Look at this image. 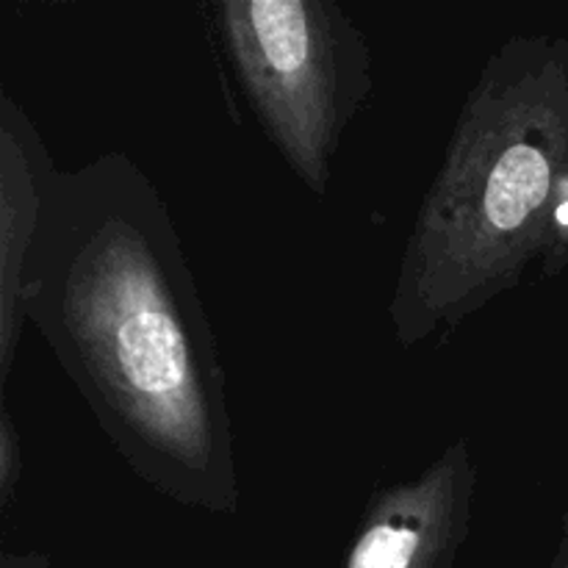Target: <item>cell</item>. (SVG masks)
<instances>
[{
	"instance_id": "6da1fadb",
	"label": "cell",
	"mask_w": 568,
	"mask_h": 568,
	"mask_svg": "<svg viewBox=\"0 0 568 568\" xmlns=\"http://www.w3.org/2000/svg\"><path fill=\"white\" fill-rule=\"evenodd\" d=\"M22 314L153 491L242 505L225 369L159 186L125 153L55 172Z\"/></svg>"
},
{
	"instance_id": "7a4b0ae2",
	"label": "cell",
	"mask_w": 568,
	"mask_h": 568,
	"mask_svg": "<svg viewBox=\"0 0 568 568\" xmlns=\"http://www.w3.org/2000/svg\"><path fill=\"white\" fill-rule=\"evenodd\" d=\"M568 172V42L514 37L483 64L405 244L388 320L449 336L541 258Z\"/></svg>"
},
{
	"instance_id": "3957f363",
	"label": "cell",
	"mask_w": 568,
	"mask_h": 568,
	"mask_svg": "<svg viewBox=\"0 0 568 568\" xmlns=\"http://www.w3.org/2000/svg\"><path fill=\"white\" fill-rule=\"evenodd\" d=\"M216 28L266 136L325 197L344 131L372 92L361 28L331 0H225Z\"/></svg>"
},
{
	"instance_id": "277c9868",
	"label": "cell",
	"mask_w": 568,
	"mask_h": 568,
	"mask_svg": "<svg viewBox=\"0 0 568 568\" xmlns=\"http://www.w3.org/2000/svg\"><path fill=\"white\" fill-rule=\"evenodd\" d=\"M477 466L455 442L419 477L375 494L344 568H449L469 536Z\"/></svg>"
},
{
	"instance_id": "5b68a950",
	"label": "cell",
	"mask_w": 568,
	"mask_h": 568,
	"mask_svg": "<svg viewBox=\"0 0 568 568\" xmlns=\"http://www.w3.org/2000/svg\"><path fill=\"white\" fill-rule=\"evenodd\" d=\"M42 136L26 111L0 100V383H9L20 344L28 261L55 175Z\"/></svg>"
},
{
	"instance_id": "8992f818",
	"label": "cell",
	"mask_w": 568,
	"mask_h": 568,
	"mask_svg": "<svg viewBox=\"0 0 568 568\" xmlns=\"http://www.w3.org/2000/svg\"><path fill=\"white\" fill-rule=\"evenodd\" d=\"M22 477V444L9 410L0 414V508L11 503Z\"/></svg>"
},
{
	"instance_id": "52a82bcc",
	"label": "cell",
	"mask_w": 568,
	"mask_h": 568,
	"mask_svg": "<svg viewBox=\"0 0 568 568\" xmlns=\"http://www.w3.org/2000/svg\"><path fill=\"white\" fill-rule=\"evenodd\" d=\"M544 270L555 272L568 261V172L558 189V197H555L552 216H549L547 239H544L541 250Z\"/></svg>"
},
{
	"instance_id": "ba28073f",
	"label": "cell",
	"mask_w": 568,
	"mask_h": 568,
	"mask_svg": "<svg viewBox=\"0 0 568 568\" xmlns=\"http://www.w3.org/2000/svg\"><path fill=\"white\" fill-rule=\"evenodd\" d=\"M0 568H50L48 558L37 552H28V555H3V564Z\"/></svg>"
},
{
	"instance_id": "9c48e42d",
	"label": "cell",
	"mask_w": 568,
	"mask_h": 568,
	"mask_svg": "<svg viewBox=\"0 0 568 568\" xmlns=\"http://www.w3.org/2000/svg\"><path fill=\"white\" fill-rule=\"evenodd\" d=\"M555 568H568V532H566V538H564V547H560L558 560H555Z\"/></svg>"
}]
</instances>
